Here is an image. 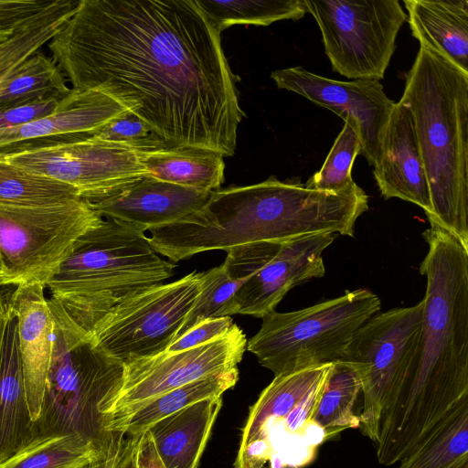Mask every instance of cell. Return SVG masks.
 Instances as JSON below:
<instances>
[{
    "instance_id": "cell-22",
    "label": "cell",
    "mask_w": 468,
    "mask_h": 468,
    "mask_svg": "<svg viewBox=\"0 0 468 468\" xmlns=\"http://www.w3.org/2000/svg\"><path fill=\"white\" fill-rule=\"evenodd\" d=\"M412 36L468 73V0H404Z\"/></svg>"
},
{
    "instance_id": "cell-34",
    "label": "cell",
    "mask_w": 468,
    "mask_h": 468,
    "mask_svg": "<svg viewBox=\"0 0 468 468\" xmlns=\"http://www.w3.org/2000/svg\"><path fill=\"white\" fill-rule=\"evenodd\" d=\"M61 0H0V44L55 8Z\"/></svg>"
},
{
    "instance_id": "cell-17",
    "label": "cell",
    "mask_w": 468,
    "mask_h": 468,
    "mask_svg": "<svg viewBox=\"0 0 468 468\" xmlns=\"http://www.w3.org/2000/svg\"><path fill=\"white\" fill-rule=\"evenodd\" d=\"M125 111L101 92L71 89L52 114L24 125L0 129V153L49 141L94 136Z\"/></svg>"
},
{
    "instance_id": "cell-31",
    "label": "cell",
    "mask_w": 468,
    "mask_h": 468,
    "mask_svg": "<svg viewBox=\"0 0 468 468\" xmlns=\"http://www.w3.org/2000/svg\"><path fill=\"white\" fill-rule=\"evenodd\" d=\"M243 282L230 278L222 264L201 272L200 292L176 338L202 321L235 314L234 295Z\"/></svg>"
},
{
    "instance_id": "cell-42",
    "label": "cell",
    "mask_w": 468,
    "mask_h": 468,
    "mask_svg": "<svg viewBox=\"0 0 468 468\" xmlns=\"http://www.w3.org/2000/svg\"><path fill=\"white\" fill-rule=\"evenodd\" d=\"M264 468H266V466H264ZM285 468H295V467H288V466H287V467H285Z\"/></svg>"
},
{
    "instance_id": "cell-24",
    "label": "cell",
    "mask_w": 468,
    "mask_h": 468,
    "mask_svg": "<svg viewBox=\"0 0 468 468\" xmlns=\"http://www.w3.org/2000/svg\"><path fill=\"white\" fill-rule=\"evenodd\" d=\"M109 447L101 449L76 433L43 435L2 463L0 468H99Z\"/></svg>"
},
{
    "instance_id": "cell-36",
    "label": "cell",
    "mask_w": 468,
    "mask_h": 468,
    "mask_svg": "<svg viewBox=\"0 0 468 468\" xmlns=\"http://www.w3.org/2000/svg\"><path fill=\"white\" fill-rule=\"evenodd\" d=\"M62 100L42 101L1 110L0 129L24 125L47 117L57 111Z\"/></svg>"
},
{
    "instance_id": "cell-35",
    "label": "cell",
    "mask_w": 468,
    "mask_h": 468,
    "mask_svg": "<svg viewBox=\"0 0 468 468\" xmlns=\"http://www.w3.org/2000/svg\"><path fill=\"white\" fill-rule=\"evenodd\" d=\"M234 324L230 316L202 321L176 338L165 352H176L209 342L229 331Z\"/></svg>"
},
{
    "instance_id": "cell-26",
    "label": "cell",
    "mask_w": 468,
    "mask_h": 468,
    "mask_svg": "<svg viewBox=\"0 0 468 468\" xmlns=\"http://www.w3.org/2000/svg\"><path fill=\"white\" fill-rule=\"evenodd\" d=\"M71 89L55 60L40 49L0 84V111L48 100H62Z\"/></svg>"
},
{
    "instance_id": "cell-10",
    "label": "cell",
    "mask_w": 468,
    "mask_h": 468,
    "mask_svg": "<svg viewBox=\"0 0 468 468\" xmlns=\"http://www.w3.org/2000/svg\"><path fill=\"white\" fill-rule=\"evenodd\" d=\"M315 19L334 71L383 79L407 14L398 0H303Z\"/></svg>"
},
{
    "instance_id": "cell-30",
    "label": "cell",
    "mask_w": 468,
    "mask_h": 468,
    "mask_svg": "<svg viewBox=\"0 0 468 468\" xmlns=\"http://www.w3.org/2000/svg\"><path fill=\"white\" fill-rule=\"evenodd\" d=\"M79 197L70 186L0 158V206H52Z\"/></svg>"
},
{
    "instance_id": "cell-20",
    "label": "cell",
    "mask_w": 468,
    "mask_h": 468,
    "mask_svg": "<svg viewBox=\"0 0 468 468\" xmlns=\"http://www.w3.org/2000/svg\"><path fill=\"white\" fill-rule=\"evenodd\" d=\"M34 439L18 347L17 319L6 303L0 320V464Z\"/></svg>"
},
{
    "instance_id": "cell-28",
    "label": "cell",
    "mask_w": 468,
    "mask_h": 468,
    "mask_svg": "<svg viewBox=\"0 0 468 468\" xmlns=\"http://www.w3.org/2000/svg\"><path fill=\"white\" fill-rule=\"evenodd\" d=\"M239 379L238 367L175 388L144 405L124 423L120 432L142 434L158 420L199 400L221 397Z\"/></svg>"
},
{
    "instance_id": "cell-8",
    "label": "cell",
    "mask_w": 468,
    "mask_h": 468,
    "mask_svg": "<svg viewBox=\"0 0 468 468\" xmlns=\"http://www.w3.org/2000/svg\"><path fill=\"white\" fill-rule=\"evenodd\" d=\"M102 220L91 203L80 197L52 206H0L3 286L46 287L76 240Z\"/></svg>"
},
{
    "instance_id": "cell-23",
    "label": "cell",
    "mask_w": 468,
    "mask_h": 468,
    "mask_svg": "<svg viewBox=\"0 0 468 468\" xmlns=\"http://www.w3.org/2000/svg\"><path fill=\"white\" fill-rule=\"evenodd\" d=\"M223 157L218 152L194 147L141 151L148 176L205 191L218 190L224 182Z\"/></svg>"
},
{
    "instance_id": "cell-2",
    "label": "cell",
    "mask_w": 468,
    "mask_h": 468,
    "mask_svg": "<svg viewBox=\"0 0 468 468\" xmlns=\"http://www.w3.org/2000/svg\"><path fill=\"white\" fill-rule=\"evenodd\" d=\"M422 236L427 278L417 355L382 417L380 464L399 463L460 402L468 399V248L434 221Z\"/></svg>"
},
{
    "instance_id": "cell-18",
    "label": "cell",
    "mask_w": 468,
    "mask_h": 468,
    "mask_svg": "<svg viewBox=\"0 0 468 468\" xmlns=\"http://www.w3.org/2000/svg\"><path fill=\"white\" fill-rule=\"evenodd\" d=\"M212 192L146 176L118 195L91 205L102 217L144 232L173 224L198 210Z\"/></svg>"
},
{
    "instance_id": "cell-40",
    "label": "cell",
    "mask_w": 468,
    "mask_h": 468,
    "mask_svg": "<svg viewBox=\"0 0 468 468\" xmlns=\"http://www.w3.org/2000/svg\"><path fill=\"white\" fill-rule=\"evenodd\" d=\"M3 280H4V265H3L1 253H0V287L3 286Z\"/></svg>"
},
{
    "instance_id": "cell-16",
    "label": "cell",
    "mask_w": 468,
    "mask_h": 468,
    "mask_svg": "<svg viewBox=\"0 0 468 468\" xmlns=\"http://www.w3.org/2000/svg\"><path fill=\"white\" fill-rule=\"evenodd\" d=\"M374 176L385 199L397 197L432 214L430 189L412 115L401 101L396 102L385 128Z\"/></svg>"
},
{
    "instance_id": "cell-9",
    "label": "cell",
    "mask_w": 468,
    "mask_h": 468,
    "mask_svg": "<svg viewBox=\"0 0 468 468\" xmlns=\"http://www.w3.org/2000/svg\"><path fill=\"white\" fill-rule=\"evenodd\" d=\"M422 312L421 301L375 314L355 333L341 359L360 378L363 406L358 413L359 429L375 443L384 412L415 360Z\"/></svg>"
},
{
    "instance_id": "cell-3",
    "label": "cell",
    "mask_w": 468,
    "mask_h": 468,
    "mask_svg": "<svg viewBox=\"0 0 468 468\" xmlns=\"http://www.w3.org/2000/svg\"><path fill=\"white\" fill-rule=\"evenodd\" d=\"M412 115L428 180V220L468 248V73L420 45L401 99Z\"/></svg>"
},
{
    "instance_id": "cell-39",
    "label": "cell",
    "mask_w": 468,
    "mask_h": 468,
    "mask_svg": "<svg viewBox=\"0 0 468 468\" xmlns=\"http://www.w3.org/2000/svg\"><path fill=\"white\" fill-rule=\"evenodd\" d=\"M5 308H6V303L4 302V299L0 293V320L5 312Z\"/></svg>"
},
{
    "instance_id": "cell-11",
    "label": "cell",
    "mask_w": 468,
    "mask_h": 468,
    "mask_svg": "<svg viewBox=\"0 0 468 468\" xmlns=\"http://www.w3.org/2000/svg\"><path fill=\"white\" fill-rule=\"evenodd\" d=\"M200 288L197 271L150 287L117 304L89 335L122 364L163 353L176 339Z\"/></svg>"
},
{
    "instance_id": "cell-1",
    "label": "cell",
    "mask_w": 468,
    "mask_h": 468,
    "mask_svg": "<svg viewBox=\"0 0 468 468\" xmlns=\"http://www.w3.org/2000/svg\"><path fill=\"white\" fill-rule=\"evenodd\" d=\"M48 48L72 89L115 100L166 147L234 154L237 77L195 0H80Z\"/></svg>"
},
{
    "instance_id": "cell-27",
    "label": "cell",
    "mask_w": 468,
    "mask_h": 468,
    "mask_svg": "<svg viewBox=\"0 0 468 468\" xmlns=\"http://www.w3.org/2000/svg\"><path fill=\"white\" fill-rule=\"evenodd\" d=\"M361 389L360 378L352 366L342 360L332 363L314 414L327 441L347 429L359 428L355 405Z\"/></svg>"
},
{
    "instance_id": "cell-14",
    "label": "cell",
    "mask_w": 468,
    "mask_h": 468,
    "mask_svg": "<svg viewBox=\"0 0 468 468\" xmlns=\"http://www.w3.org/2000/svg\"><path fill=\"white\" fill-rule=\"evenodd\" d=\"M246 346L244 332L234 324L200 346L126 362L122 386L104 415L106 431L120 432L133 414L166 392L236 368Z\"/></svg>"
},
{
    "instance_id": "cell-12",
    "label": "cell",
    "mask_w": 468,
    "mask_h": 468,
    "mask_svg": "<svg viewBox=\"0 0 468 468\" xmlns=\"http://www.w3.org/2000/svg\"><path fill=\"white\" fill-rule=\"evenodd\" d=\"M337 234L321 233L284 241H262L227 250L222 266L244 280L234 295V313L262 318L293 287L324 275L323 252Z\"/></svg>"
},
{
    "instance_id": "cell-25",
    "label": "cell",
    "mask_w": 468,
    "mask_h": 468,
    "mask_svg": "<svg viewBox=\"0 0 468 468\" xmlns=\"http://www.w3.org/2000/svg\"><path fill=\"white\" fill-rule=\"evenodd\" d=\"M398 468H458L468 463V399L460 402Z\"/></svg>"
},
{
    "instance_id": "cell-29",
    "label": "cell",
    "mask_w": 468,
    "mask_h": 468,
    "mask_svg": "<svg viewBox=\"0 0 468 468\" xmlns=\"http://www.w3.org/2000/svg\"><path fill=\"white\" fill-rule=\"evenodd\" d=\"M219 34L234 25L268 26L280 20H299L305 13L303 0H195Z\"/></svg>"
},
{
    "instance_id": "cell-6",
    "label": "cell",
    "mask_w": 468,
    "mask_h": 468,
    "mask_svg": "<svg viewBox=\"0 0 468 468\" xmlns=\"http://www.w3.org/2000/svg\"><path fill=\"white\" fill-rule=\"evenodd\" d=\"M332 363L274 376L250 407L235 468H303L327 441L314 421Z\"/></svg>"
},
{
    "instance_id": "cell-15",
    "label": "cell",
    "mask_w": 468,
    "mask_h": 468,
    "mask_svg": "<svg viewBox=\"0 0 468 468\" xmlns=\"http://www.w3.org/2000/svg\"><path fill=\"white\" fill-rule=\"evenodd\" d=\"M271 78L279 89L295 92L341 117L359 137L360 154L375 166L396 103L386 95L378 80H335L301 66L274 70Z\"/></svg>"
},
{
    "instance_id": "cell-33",
    "label": "cell",
    "mask_w": 468,
    "mask_h": 468,
    "mask_svg": "<svg viewBox=\"0 0 468 468\" xmlns=\"http://www.w3.org/2000/svg\"><path fill=\"white\" fill-rule=\"evenodd\" d=\"M94 137L141 151L166 148L152 128L129 111H125L107 123Z\"/></svg>"
},
{
    "instance_id": "cell-37",
    "label": "cell",
    "mask_w": 468,
    "mask_h": 468,
    "mask_svg": "<svg viewBox=\"0 0 468 468\" xmlns=\"http://www.w3.org/2000/svg\"><path fill=\"white\" fill-rule=\"evenodd\" d=\"M140 436L121 432L111 468H136V447Z\"/></svg>"
},
{
    "instance_id": "cell-19",
    "label": "cell",
    "mask_w": 468,
    "mask_h": 468,
    "mask_svg": "<svg viewBox=\"0 0 468 468\" xmlns=\"http://www.w3.org/2000/svg\"><path fill=\"white\" fill-rule=\"evenodd\" d=\"M45 286H17L6 303L17 319L18 347L33 422L41 410L53 351L54 322Z\"/></svg>"
},
{
    "instance_id": "cell-13",
    "label": "cell",
    "mask_w": 468,
    "mask_h": 468,
    "mask_svg": "<svg viewBox=\"0 0 468 468\" xmlns=\"http://www.w3.org/2000/svg\"><path fill=\"white\" fill-rule=\"evenodd\" d=\"M0 158L73 187L90 203L148 176L141 150L97 139L49 141L0 154Z\"/></svg>"
},
{
    "instance_id": "cell-32",
    "label": "cell",
    "mask_w": 468,
    "mask_h": 468,
    "mask_svg": "<svg viewBox=\"0 0 468 468\" xmlns=\"http://www.w3.org/2000/svg\"><path fill=\"white\" fill-rule=\"evenodd\" d=\"M361 153V143L355 130L345 122L321 168L305 183L311 189L342 193L357 185L352 178V167Z\"/></svg>"
},
{
    "instance_id": "cell-21",
    "label": "cell",
    "mask_w": 468,
    "mask_h": 468,
    "mask_svg": "<svg viewBox=\"0 0 468 468\" xmlns=\"http://www.w3.org/2000/svg\"><path fill=\"white\" fill-rule=\"evenodd\" d=\"M221 406L222 397L205 399L147 430L165 468H197Z\"/></svg>"
},
{
    "instance_id": "cell-7",
    "label": "cell",
    "mask_w": 468,
    "mask_h": 468,
    "mask_svg": "<svg viewBox=\"0 0 468 468\" xmlns=\"http://www.w3.org/2000/svg\"><path fill=\"white\" fill-rule=\"evenodd\" d=\"M381 308L366 288L288 313L262 317L246 348L274 376L341 360L355 333Z\"/></svg>"
},
{
    "instance_id": "cell-41",
    "label": "cell",
    "mask_w": 468,
    "mask_h": 468,
    "mask_svg": "<svg viewBox=\"0 0 468 468\" xmlns=\"http://www.w3.org/2000/svg\"><path fill=\"white\" fill-rule=\"evenodd\" d=\"M458 468H468V463H463V465H461Z\"/></svg>"
},
{
    "instance_id": "cell-38",
    "label": "cell",
    "mask_w": 468,
    "mask_h": 468,
    "mask_svg": "<svg viewBox=\"0 0 468 468\" xmlns=\"http://www.w3.org/2000/svg\"><path fill=\"white\" fill-rule=\"evenodd\" d=\"M136 468H165L148 431L141 434L137 442Z\"/></svg>"
},
{
    "instance_id": "cell-4",
    "label": "cell",
    "mask_w": 468,
    "mask_h": 468,
    "mask_svg": "<svg viewBox=\"0 0 468 468\" xmlns=\"http://www.w3.org/2000/svg\"><path fill=\"white\" fill-rule=\"evenodd\" d=\"M144 232L106 218L81 235L46 284L88 335L117 304L174 275Z\"/></svg>"
},
{
    "instance_id": "cell-5",
    "label": "cell",
    "mask_w": 468,
    "mask_h": 468,
    "mask_svg": "<svg viewBox=\"0 0 468 468\" xmlns=\"http://www.w3.org/2000/svg\"><path fill=\"white\" fill-rule=\"evenodd\" d=\"M54 322L53 351L34 439L76 433L107 449L114 432L104 415L123 378V364L97 347L90 335L48 299Z\"/></svg>"
}]
</instances>
